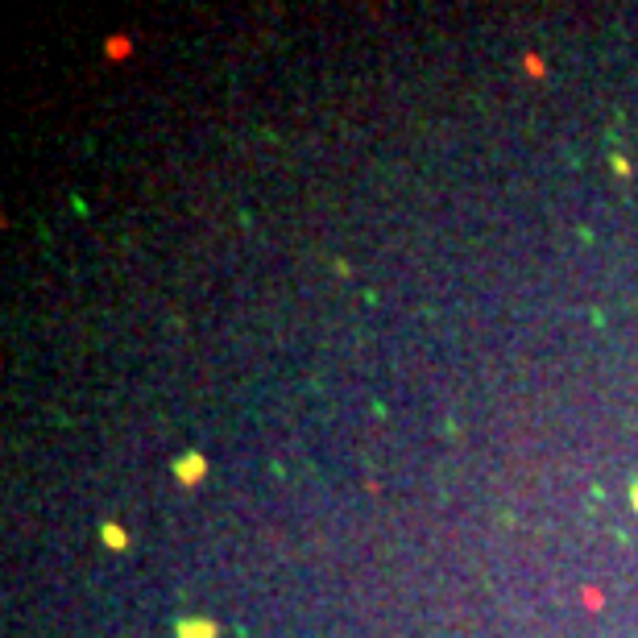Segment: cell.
Masks as SVG:
<instances>
[{
  "mask_svg": "<svg viewBox=\"0 0 638 638\" xmlns=\"http://www.w3.org/2000/svg\"><path fill=\"white\" fill-rule=\"evenodd\" d=\"M634 510H638V485H634Z\"/></svg>",
  "mask_w": 638,
  "mask_h": 638,
  "instance_id": "5b68a950",
  "label": "cell"
},
{
  "mask_svg": "<svg viewBox=\"0 0 638 638\" xmlns=\"http://www.w3.org/2000/svg\"><path fill=\"white\" fill-rule=\"evenodd\" d=\"M104 539L112 543V547H124V531L121 526H104Z\"/></svg>",
  "mask_w": 638,
  "mask_h": 638,
  "instance_id": "3957f363",
  "label": "cell"
},
{
  "mask_svg": "<svg viewBox=\"0 0 638 638\" xmlns=\"http://www.w3.org/2000/svg\"><path fill=\"white\" fill-rule=\"evenodd\" d=\"M108 54H112V58H117V54H129V46H124V42H108Z\"/></svg>",
  "mask_w": 638,
  "mask_h": 638,
  "instance_id": "277c9868",
  "label": "cell"
},
{
  "mask_svg": "<svg viewBox=\"0 0 638 638\" xmlns=\"http://www.w3.org/2000/svg\"><path fill=\"white\" fill-rule=\"evenodd\" d=\"M220 630L212 626V622H203V617H187L183 626H178V638H216Z\"/></svg>",
  "mask_w": 638,
  "mask_h": 638,
  "instance_id": "6da1fadb",
  "label": "cell"
},
{
  "mask_svg": "<svg viewBox=\"0 0 638 638\" xmlns=\"http://www.w3.org/2000/svg\"><path fill=\"white\" fill-rule=\"evenodd\" d=\"M199 472H203V456H187V460H178V477H183V485H195Z\"/></svg>",
  "mask_w": 638,
  "mask_h": 638,
  "instance_id": "7a4b0ae2",
  "label": "cell"
}]
</instances>
